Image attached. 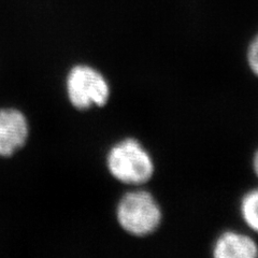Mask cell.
Returning a JSON list of instances; mask_svg holds the SVG:
<instances>
[{"mask_svg": "<svg viewBox=\"0 0 258 258\" xmlns=\"http://www.w3.org/2000/svg\"><path fill=\"white\" fill-rule=\"evenodd\" d=\"M104 163L113 179L132 187H142L149 183L156 170L149 150L134 137L113 143L107 151Z\"/></svg>", "mask_w": 258, "mask_h": 258, "instance_id": "cell-1", "label": "cell"}, {"mask_svg": "<svg viewBox=\"0 0 258 258\" xmlns=\"http://www.w3.org/2000/svg\"><path fill=\"white\" fill-rule=\"evenodd\" d=\"M163 216L155 196L142 187L126 191L115 207V219L120 229L136 238L156 232L163 223Z\"/></svg>", "mask_w": 258, "mask_h": 258, "instance_id": "cell-2", "label": "cell"}, {"mask_svg": "<svg viewBox=\"0 0 258 258\" xmlns=\"http://www.w3.org/2000/svg\"><path fill=\"white\" fill-rule=\"evenodd\" d=\"M63 91L70 106L81 112L107 106L112 94L107 77L86 62H77L67 70Z\"/></svg>", "mask_w": 258, "mask_h": 258, "instance_id": "cell-3", "label": "cell"}, {"mask_svg": "<svg viewBox=\"0 0 258 258\" xmlns=\"http://www.w3.org/2000/svg\"><path fill=\"white\" fill-rule=\"evenodd\" d=\"M31 136L27 114L14 106L0 107V158H11L26 145Z\"/></svg>", "mask_w": 258, "mask_h": 258, "instance_id": "cell-4", "label": "cell"}, {"mask_svg": "<svg viewBox=\"0 0 258 258\" xmlns=\"http://www.w3.org/2000/svg\"><path fill=\"white\" fill-rule=\"evenodd\" d=\"M211 252L214 258H257L258 243L248 233L225 230L213 242Z\"/></svg>", "mask_w": 258, "mask_h": 258, "instance_id": "cell-5", "label": "cell"}, {"mask_svg": "<svg viewBox=\"0 0 258 258\" xmlns=\"http://www.w3.org/2000/svg\"><path fill=\"white\" fill-rule=\"evenodd\" d=\"M239 213L246 227L258 235V186L243 194L239 203Z\"/></svg>", "mask_w": 258, "mask_h": 258, "instance_id": "cell-6", "label": "cell"}, {"mask_svg": "<svg viewBox=\"0 0 258 258\" xmlns=\"http://www.w3.org/2000/svg\"><path fill=\"white\" fill-rule=\"evenodd\" d=\"M245 57L248 69L256 78H258V32L249 41Z\"/></svg>", "mask_w": 258, "mask_h": 258, "instance_id": "cell-7", "label": "cell"}, {"mask_svg": "<svg viewBox=\"0 0 258 258\" xmlns=\"http://www.w3.org/2000/svg\"><path fill=\"white\" fill-rule=\"evenodd\" d=\"M252 170L255 176L258 179V149L254 152L253 157H252Z\"/></svg>", "mask_w": 258, "mask_h": 258, "instance_id": "cell-8", "label": "cell"}]
</instances>
